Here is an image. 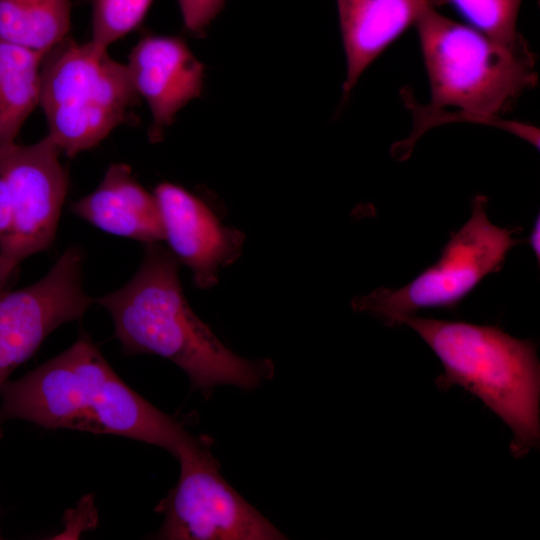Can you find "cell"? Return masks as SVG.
I'll return each mask as SVG.
<instances>
[{
    "instance_id": "16",
    "label": "cell",
    "mask_w": 540,
    "mask_h": 540,
    "mask_svg": "<svg viewBox=\"0 0 540 540\" xmlns=\"http://www.w3.org/2000/svg\"><path fill=\"white\" fill-rule=\"evenodd\" d=\"M453 7L469 26L502 45L521 48L528 46L516 29L522 0H433Z\"/></svg>"
},
{
    "instance_id": "19",
    "label": "cell",
    "mask_w": 540,
    "mask_h": 540,
    "mask_svg": "<svg viewBox=\"0 0 540 540\" xmlns=\"http://www.w3.org/2000/svg\"><path fill=\"white\" fill-rule=\"evenodd\" d=\"M540 216L537 215L533 227L531 229L528 242L529 245L534 252L535 256L537 257L538 263L540 260Z\"/></svg>"
},
{
    "instance_id": "7",
    "label": "cell",
    "mask_w": 540,
    "mask_h": 540,
    "mask_svg": "<svg viewBox=\"0 0 540 540\" xmlns=\"http://www.w3.org/2000/svg\"><path fill=\"white\" fill-rule=\"evenodd\" d=\"M60 153L48 136L0 146V289L55 239L69 184Z\"/></svg>"
},
{
    "instance_id": "11",
    "label": "cell",
    "mask_w": 540,
    "mask_h": 540,
    "mask_svg": "<svg viewBox=\"0 0 540 540\" xmlns=\"http://www.w3.org/2000/svg\"><path fill=\"white\" fill-rule=\"evenodd\" d=\"M126 67L152 115L151 141H159L179 110L201 96L204 66L184 39L147 35L132 49Z\"/></svg>"
},
{
    "instance_id": "13",
    "label": "cell",
    "mask_w": 540,
    "mask_h": 540,
    "mask_svg": "<svg viewBox=\"0 0 540 540\" xmlns=\"http://www.w3.org/2000/svg\"><path fill=\"white\" fill-rule=\"evenodd\" d=\"M71 209L109 234L145 244L164 240L157 199L136 181L127 164H111L95 190L74 202Z\"/></svg>"
},
{
    "instance_id": "15",
    "label": "cell",
    "mask_w": 540,
    "mask_h": 540,
    "mask_svg": "<svg viewBox=\"0 0 540 540\" xmlns=\"http://www.w3.org/2000/svg\"><path fill=\"white\" fill-rule=\"evenodd\" d=\"M69 0H0V40L46 54L67 38Z\"/></svg>"
},
{
    "instance_id": "4",
    "label": "cell",
    "mask_w": 540,
    "mask_h": 540,
    "mask_svg": "<svg viewBox=\"0 0 540 540\" xmlns=\"http://www.w3.org/2000/svg\"><path fill=\"white\" fill-rule=\"evenodd\" d=\"M402 324L417 332L441 361L444 373L435 380L439 389L462 387L509 426L514 457L539 447L540 364L532 339H517L497 326L416 315Z\"/></svg>"
},
{
    "instance_id": "8",
    "label": "cell",
    "mask_w": 540,
    "mask_h": 540,
    "mask_svg": "<svg viewBox=\"0 0 540 540\" xmlns=\"http://www.w3.org/2000/svg\"><path fill=\"white\" fill-rule=\"evenodd\" d=\"M207 437L192 436L178 449L180 477L156 506L166 540H280L285 537L220 474Z\"/></svg>"
},
{
    "instance_id": "10",
    "label": "cell",
    "mask_w": 540,
    "mask_h": 540,
    "mask_svg": "<svg viewBox=\"0 0 540 540\" xmlns=\"http://www.w3.org/2000/svg\"><path fill=\"white\" fill-rule=\"evenodd\" d=\"M153 194L170 251L190 268L197 287H212L219 267L231 264L240 255L244 234L223 226L200 198L183 187L163 182Z\"/></svg>"
},
{
    "instance_id": "12",
    "label": "cell",
    "mask_w": 540,
    "mask_h": 540,
    "mask_svg": "<svg viewBox=\"0 0 540 540\" xmlns=\"http://www.w3.org/2000/svg\"><path fill=\"white\" fill-rule=\"evenodd\" d=\"M347 63L344 99L362 73L422 13L433 0H336Z\"/></svg>"
},
{
    "instance_id": "3",
    "label": "cell",
    "mask_w": 540,
    "mask_h": 540,
    "mask_svg": "<svg viewBox=\"0 0 540 540\" xmlns=\"http://www.w3.org/2000/svg\"><path fill=\"white\" fill-rule=\"evenodd\" d=\"M432 108L453 106L474 123L504 129L539 148V130L501 115L538 83L536 55L512 48L429 6L415 23Z\"/></svg>"
},
{
    "instance_id": "9",
    "label": "cell",
    "mask_w": 540,
    "mask_h": 540,
    "mask_svg": "<svg viewBox=\"0 0 540 540\" xmlns=\"http://www.w3.org/2000/svg\"><path fill=\"white\" fill-rule=\"evenodd\" d=\"M84 255L66 249L41 279L0 289V385L61 325L82 318L93 303L83 285Z\"/></svg>"
},
{
    "instance_id": "1",
    "label": "cell",
    "mask_w": 540,
    "mask_h": 540,
    "mask_svg": "<svg viewBox=\"0 0 540 540\" xmlns=\"http://www.w3.org/2000/svg\"><path fill=\"white\" fill-rule=\"evenodd\" d=\"M2 424L20 419L47 429L113 434L156 445L176 457L192 435L131 389L82 333L67 350L0 385Z\"/></svg>"
},
{
    "instance_id": "5",
    "label": "cell",
    "mask_w": 540,
    "mask_h": 540,
    "mask_svg": "<svg viewBox=\"0 0 540 540\" xmlns=\"http://www.w3.org/2000/svg\"><path fill=\"white\" fill-rule=\"evenodd\" d=\"M138 99L126 64L90 40L66 38L43 57L39 105L47 136L69 157L94 148L124 124Z\"/></svg>"
},
{
    "instance_id": "20",
    "label": "cell",
    "mask_w": 540,
    "mask_h": 540,
    "mask_svg": "<svg viewBox=\"0 0 540 540\" xmlns=\"http://www.w3.org/2000/svg\"><path fill=\"white\" fill-rule=\"evenodd\" d=\"M0 539H1V534H0Z\"/></svg>"
},
{
    "instance_id": "14",
    "label": "cell",
    "mask_w": 540,
    "mask_h": 540,
    "mask_svg": "<svg viewBox=\"0 0 540 540\" xmlns=\"http://www.w3.org/2000/svg\"><path fill=\"white\" fill-rule=\"evenodd\" d=\"M44 55L0 40V146L15 142L39 105Z\"/></svg>"
},
{
    "instance_id": "18",
    "label": "cell",
    "mask_w": 540,
    "mask_h": 540,
    "mask_svg": "<svg viewBox=\"0 0 540 540\" xmlns=\"http://www.w3.org/2000/svg\"><path fill=\"white\" fill-rule=\"evenodd\" d=\"M177 3L185 29L199 36L220 13L225 0H177Z\"/></svg>"
},
{
    "instance_id": "2",
    "label": "cell",
    "mask_w": 540,
    "mask_h": 540,
    "mask_svg": "<svg viewBox=\"0 0 540 540\" xmlns=\"http://www.w3.org/2000/svg\"><path fill=\"white\" fill-rule=\"evenodd\" d=\"M95 301L110 314L125 355L172 361L205 396L223 384L251 390L273 375L270 360L234 354L194 313L182 290L179 261L160 242L146 244L138 270L124 286Z\"/></svg>"
},
{
    "instance_id": "6",
    "label": "cell",
    "mask_w": 540,
    "mask_h": 540,
    "mask_svg": "<svg viewBox=\"0 0 540 540\" xmlns=\"http://www.w3.org/2000/svg\"><path fill=\"white\" fill-rule=\"evenodd\" d=\"M488 198L477 195L471 216L451 233L438 260L408 284L398 288L379 287L355 297L352 308L366 312L387 326H398L421 309L455 310L489 274L499 271L508 252L518 243L519 229L502 228L491 223L486 212Z\"/></svg>"
},
{
    "instance_id": "17",
    "label": "cell",
    "mask_w": 540,
    "mask_h": 540,
    "mask_svg": "<svg viewBox=\"0 0 540 540\" xmlns=\"http://www.w3.org/2000/svg\"><path fill=\"white\" fill-rule=\"evenodd\" d=\"M152 0H92L90 41L108 49L143 21Z\"/></svg>"
}]
</instances>
